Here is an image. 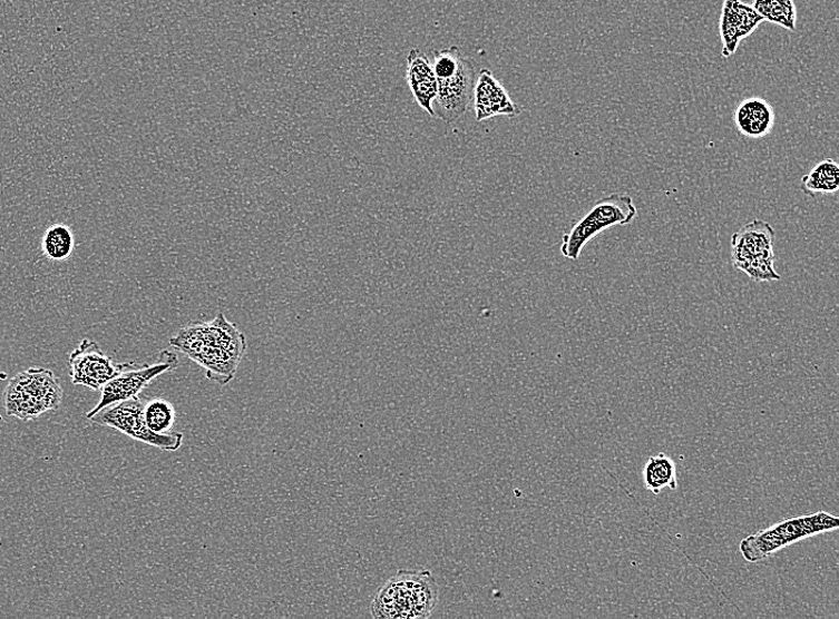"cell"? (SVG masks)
Instances as JSON below:
<instances>
[{
  "instance_id": "1",
  "label": "cell",
  "mask_w": 839,
  "mask_h": 619,
  "mask_svg": "<svg viewBox=\"0 0 839 619\" xmlns=\"http://www.w3.org/2000/svg\"><path fill=\"white\" fill-rule=\"evenodd\" d=\"M170 347L183 353L204 369L208 380L230 384L246 353V336L224 314L211 322L184 326L169 338Z\"/></svg>"
},
{
  "instance_id": "2",
  "label": "cell",
  "mask_w": 839,
  "mask_h": 619,
  "mask_svg": "<svg viewBox=\"0 0 839 619\" xmlns=\"http://www.w3.org/2000/svg\"><path fill=\"white\" fill-rule=\"evenodd\" d=\"M438 600L439 588L432 572L401 570L375 595L370 612L377 619L428 618Z\"/></svg>"
},
{
  "instance_id": "3",
  "label": "cell",
  "mask_w": 839,
  "mask_h": 619,
  "mask_svg": "<svg viewBox=\"0 0 839 619\" xmlns=\"http://www.w3.org/2000/svg\"><path fill=\"white\" fill-rule=\"evenodd\" d=\"M62 395L53 371L29 369L13 376L4 391L7 414L25 422L37 420L45 412L59 409Z\"/></svg>"
},
{
  "instance_id": "4",
  "label": "cell",
  "mask_w": 839,
  "mask_h": 619,
  "mask_svg": "<svg viewBox=\"0 0 839 619\" xmlns=\"http://www.w3.org/2000/svg\"><path fill=\"white\" fill-rule=\"evenodd\" d=\"M838 527L837 515L826 511L800 515L749 536L741 542V553L748 562H760L787 546L835 531Z\"/></svg>"
},
{
  "instance_id": "5",
  "label": "cell",
  "mask_w": 839,
  "mask_h": 619,
  "mask_svg": "<svg viewBox=\"0 0 839 619\" xmlns=\"http://www.w3.org/2000/svg\"><path fill=\"white\" fill-rule=\"evenodd\" d=\"M638 209L628 195L612 194L598 200L589 213L582 217L573 229L563 236L560 253L569 261H577L582 250L593 238L614 227L631 225Z\"/></svg>"
},
{
  "instance_id": "6",
  "label": "cell",
  "mask_w": 839,
  "mask_h": 619,
  "mask_svg": "<svg viewBox=\"0 0 839 619\" xmlns=\"http://www.w3.org/2000/svg\"><path fill=\"white\" fill-rule=\"evenodd\" d=\"M145 404L139 397L101 409L90 421L110 426L128 438L140 441L164 452H177L184 441L181 433L158 434L152 432L145 420Z\"/></svg>"
},
{
  "instance_id": "7",
  "label": "cell",
  "mask_w": 839,
  "mask_h": 619,
  "mask_svg": "<svg viewBox=\"0 0 839 619\" xmlns=\"http://www.w3.org/2000/svg\"><path fill=\"white\" fill-rule=\"evenodd\" d=\"M178 355L175 352L163 351L157 364L147 366L130 365L117 374L101 387L100 401L89 412L87 419H91L98 411L109 405L139 397V394L160 375L178 367Z\"/></svg>"
},
{
  "instance_id": "8",
  "label": "cell",
  "mask_w": 839,
  "mask_h": 619,
  "mask_svg": "<svg viewBox=\"0 0 839 619\" xmlns=\"http://www.w3.org/2000/svg\"><path fill=\"white\" fill-rule=\"evenodd\" d=\"M477 79V67L474 60L464 57L458 71L438 81V94L433 101V117L451 125L464 116L470 108Z\"/></svg>"
},
{
  "instance_id": "9",
  "label": "cell",
  "mask_w": 839,
  "mask_h": 619,
  "mask_svg": "<svg viewBox=\"0 0 839 619\" xmlns=\"http://www.w3.org/2000/svg\"><path fill=\"white\" fill-rule=\"evenodd\" d=\"M71 369L72 383L92 391H100L117 374L126 370L130 363L116 364L98 343L84 338L79 346L68 356Z\"/></svg>"
},
{
  "instance_id": "10",
  "label": "cell",
  "mask_w": 839,
  "mask_h": 619,
  "mask_svg": "<svg viewBox=\"0 0 839 619\" xmlns=\"http://www.w3.org/2000/svg\"><path fill=\"white\" fill-rule=\"evenodd\" d=\"M763 22V17L753 7L744 4L741 0H724L721 17L723 58H731L740 43Z\"/></svg>"
},
{
  "instance_id": "11",
  "label": "cell",
  "mask_w": 839,
  "mask_h": 619,
  "mask_svg": "<svg viewBox=\"0 0 839 619\" xmlns=\"http://www.w3.org/2000/svg\"><path fill=\"white\" fill-rule=\"evenodd\" d=\"M474 105L477 122L495 116L517 117L523 112L489 70H481L477 75Z\"/></svg>"
},
{
  "instance_id": "12",
  "label": "cell",
  "mask_w": 839,
  "mask_h": 619,
  "mask_svg": "<svg viewBox=\"0 0 839 619\" xmlns=\"http://www.w3.org/2000/svg\"><path fill=\"white\" fill-rule=\"evenodd\" d=\"M406 79L418 106L433 117L432 107L438 94V81L432 62L418 48L409 51Z\"/></svg>"
},
{
  "instance_id": "13",
  "label": "cell",
  "mask_w": 839,
  "mask_h": 619,
  "mask_svg": "<svg viewBox=\"0 0 839 619\" xmlns=\"http://www.w3.org/2000/svg\"><path fill=\"white\" fill-rule=\"evenodd\" d=\"M775 230L768 222L753 219L731 237L732 265L774 252Z\"/></svg>"
},
{
  "instance_id": "14",
  "label": "cell",
  "mask_w": 839,
  "mask_h": 619,
  "mask_svg": "<svg viewBox=\"0 0 839 619\" xmlns=\"http://www.w3.org/2000/svg\"><path fill=\"white\" fill-rule=\"evenodd\" d=\"M735 127L749 139H762L773 130L775 114L772 106L762 98L743 100L733 115Z\"/></svg>"
},
{
  "instance_id": "15",
  "label": "cell",
  "mask_w": 839,
  "mask_h": 619,
  "mask_svg": "<svg viewBox=\"0 0 839 619\" xmlns=\"http://www.w3.org/2000/svg\"><path fill=\"white\" fill-rule=\"evenodd\" d=\"M645 489L658 495L664 489H677V470L674 460L665 454L648 458L643 471Z\"/></svg>"
},
{
  "instance_id": "16",
  "label": "cell",
  "mask_w": 839,
  "mask_h": 619,
  "mask_svg": "<svg viewBox=\"0 0 839 619\" xmlns=\"http://www.w3.org/2000/svg\"><path fill=\"white\" fill-rule=\"evenodd\" d=\"M839 187V167L833 159L818 163L807 176L801 179V190L809 197L832 195Z\"/></svg>"
},
{
  "instance_id": "17",
  "label": "cell",
  "mask_w": 839,
  "mask_h": 619,
  "mask_svg": "<svg viewBox=\"0 0 839 619\" xmlns=\"http://www.w3.org/2000/svg\"><path fill=\"white\" fill-rule=\"evenodd\" d=\"M41 246L47 259L51 262H65L70 259L75 250V235L70 227L55 225L45 232Z\"/></svg>"
},
{
  "instance_id": "18",
  "label": "cell",
  "mask_w": 839,
  "mask_h": 619,
  "mask_svg": "<svg viewBox=\"0 0 839 619\" xmlns=\"http://www.w3.org/2000/svg\"><path fill=\"white\" fill-rule=\"evenodd\" d=\"M755 9L763 20L786 29L796 30L797 8L794 0H753Z\"/></svg>"
},
{
  "instance_id": "19",
  "label": "cell",
  "mask_w": 839,
  "mask_h": 619,
  "mask_svg": "<svg viewBox=\"0 0 839 619\" xmlns=\"http://www.w3.org/2000/svg\"><path fill=\"white\" fill-rule=\"evenodd\" d=\"M144 414L148 428L154 433H170L176 423L175 406L162 399L149 401L145 405Z\"/></svg>"
},
{
  "instance_id": "20",
  "label": "cell",
  "mask_w": 839,
  "mask_h": 619,
  "mask_svg": "<svg viewBox=\"0 0 839 619\" xmlns=\"http://www.w3.org/2000/svg\"><path fill=\"white\" fill-rule=\"evenodd\" d=\"M774 261L775 255L774 252H772L752 256L750 259L734 265L733 267L742 271L751 281L757 283L780 282L781 275L774 267Z\"/></svg>"
}]
</instances>
